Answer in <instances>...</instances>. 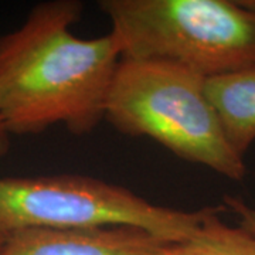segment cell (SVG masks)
<instances>
[{
	"label": "cell",
	"instance_id": "9",
	"mask_svg": "<svg viewBox=\"0 0 255 255\" xmlns=\"http://www.w3.org/2000/svg\"><path fill=\"white\" fill-rule=\"evenodd\" d=\"M10 150V132L7 130V128L4 125V121L1 118L0 114V157L9 153Z\"/></svg>",
	"mask_w": 255,
	"mask_h": 255
},
{
	"label": "cell",
	"instance_id": "6",
	"mask_svg": "<svg viewBox=\"0 0 255 255\" xmlns=\"http://www.w3.org/2000/svg\"><path fill=\"white\" fill-rule=\"evenodd\" d=\"M206 94L228 143L244 157L255 142V68L206 78Z\"/></svg>",
	"mask_w": 255,
	"mask_h": 255
},
{
	"label": "cell",
	"instance_id": "8",
	"mask_svg": "<svg viewBox=\"0 0 255 255\" xmlns=\"http://www.w3.org/2000/svg\"><path fill=\"white\" fill-rule=\"evenodd\" d=\"M223 206L226 211H231L237 216L238 227L255 237V209L247 203L233 196H224Z\"/></svg>",
	"mask_w": 255,
	"mask_h": 255
},
{
	"label": "cell",
	"instance_id": "4",
	"mask_svg": "<svg viewBox=\"0 0 255 255\" xmlns=\"http://www.w3.org/2000/svg\"><path fill=\"white\" fill-rule=\"evenodd\" d=\"M213 207L157 206L124 186L82 174L0 177V233L132 227L167 244L189 238Z\"/></svg>",
	"mask_w": 255,
	"mask_h": 255
},
{
	"label": "cell",
	"instance_id": "11",
	"mask_svg": "<svg viewBox=\"0 0 255 255\" xmlns=\"http://www.w3.org/2000/svg\"><path fill=\"white\" fill-rule=\"evenodd\" d=\"M6 237H7V236H4V234H1V233H0V250H1V247H3L4 241H6Z\"/></svg>",
	"mask_w": 255,
	"mask_h": 255
},
{
	"label": "cell",
	"instance_id": "10",
	"mask_svg": "<svg viewBox=\"0 0 255 255\" xmlns=\"http://www.w3.org/2000/svg\"><path fill=\"white\" fill-rule=\"evenodd\" d=\"M243 6H246L247 9L254 10L255 11V0H240Z\"/></svg>",
	"mask_w": 255,
	"mask_h": 255
},
{
	"label": "cell",
	"instance_id": "2",
	"mask_svg": "<svg viewBox=\"0 0 255 255\" xmlns=\"http://www.w3.org/2000/svg\"><path fill=\"white\" fill-rule=\"evenodd\" d=\"M105 121L121 133L145 136L186 162L230 180L247 176L206 94V78L182 65L122 58L111 84Z\"/></svg>",
	"mask_w": 255,
	"mask_h": 255
},
{
	"label": "cell",
	"instance_id": "1",
	"mask_svg": "<svg viewBox=\"0 0 255 255\" xmlns=\"http://www.w3.org/2000/svg\"><path fill=\"white\" fill-rule=\"evenodd\" d=\"M82 10L78 0L43 1L0 37V114L10 135L60 124L85 135L105 119L122 51L111 31L94 38L71 33Z\"/></svg>",
	"mask_w": 255,
	"mask_h": 255
},
{
	"label": "cell",
	"instance_id": "5",
	"mask_svg": "<svg viewBox=\"0 0 255 255\" xmlns=\"http://www.w3.org/2000/svg\"><path fill=\"white\" fill-rule=\"evenodd\" d=\"M167 243L143 230H20L10 233L0 255H164Z\"/></svg>",
	"mask_w": 255,
	"mask_h": 255
},
{
	"label": "cell",
	"instance_id": "7",
	"mask_svg": "<svg viewBox=\"0 0 255 255\" xmlns=\"http://www.w3.org/2000/svg\"><path fill=\"white\" fill-rule=\"evenodd\" d=\"M224 206L213 207L190 237L169 244L164 255H255V237L221 221Z\"/></svg>",
	"mask_w": 255,
	"mask_h": 255
},
{
	"label": "cell",
	"instance_id": "3",
	"mask_svg": "<svg viewBox=\"0 0 255 255\" xmlns=\"http://www.w3.org/2000/svg\"><path fill=\"white\" fill-rule=\"evenodd\" d=\"M122 58L182 65L204 78L255 68V11L238 0H101Z\"/></svg>",
	"mask_w": 255,
	"mask_h": 255
}]
</instances>
